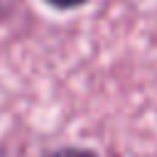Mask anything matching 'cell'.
I'll list each match as a JSON object with an SVG mask.
<instances>
[{"mask_svg": "<svg viewBox=\"0 0 157 157\" xmlns=\"http://www.w3.org/2000/svg\"><path fill=\"white\" fill-rule=\"evenodd\" d=\"M49 157H98V155H93L88 150H81V147H64V150L52 152Z\"/></svg>", "mask_w": 157, "mask_h": 157, "instance_id": "1", "label": "cell"}, {"mask_svg": "<svg viewBox=\"0 0 157 157\" xmlns=\"http://www.w3.org/2000/svg\"><path fill=\"white\" fill-rule=\"evenodd\" d=\"M52 7H59V10H69V7H78V5H83V2H88V0H47Z\"/></svg>", "mask_w": 157, "mask_h": 157, "instance_id": "2", "label": "cell"}, {"mask_svg": "<svg viewBox=\"0 0 157 157\" xmlns=\"http://www.w3.org/2000/svg\"><path fill=\"white\" fill-rule=\"evenodd\" d=\"M0 157H7V152H2V150H0Z\"/></svg>", "mask_w": 157, "mask_h": 157, "instance_id": "3", "label": "cell"}]
</instances>
